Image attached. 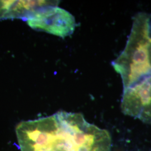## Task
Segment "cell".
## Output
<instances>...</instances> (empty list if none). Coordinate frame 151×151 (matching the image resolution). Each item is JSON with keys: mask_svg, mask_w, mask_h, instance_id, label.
<instances>
[{"mask_svg": "<svg viewBox=\"0 0 151 151\" xmlns=\"http://www.w3.org/2000/svg\"><path fill=\"white\" fill-rule=\"evenodd\" d=\"M21 151H110L108 130L88 123L80 113L60 111L16 126Z\"/></svg>", "mask_w": 151, "mask_h": 151, "instance_id": "6da1fadb", "label": "cell"}, {"mask_svg": "<svg viewBox=\"0 0 151 151\" xmlns=\"http://www.w3.org/2000/svg\"><path fill=\"white\" fill-rule=\"evenodd\" d=\"M52 1H0V20L27 19L38 9L45 6L58 5Z\"/></svg>", "mask_w": 151, "mask_h": 151, "instance_id": "5b68a950", "label": "cell"}, {"mask_svg": "<svg viewBox=\"0 0 151 151\" xmlns=\"http://www.w3.org/2000/svg\"><path fill=\"white\" fill-rule=\"evenodd\" d=\"M120 108L125 115L151 124V76L123 89Z\"/></svg>", "mask_w": 151, "mask_h": 151, "instance_id": "277c9868", "label": "cell"}, {"mask_svg": "<svg viewBox=\"0 0 151 151\" xmlns=\"http://www.w3.org/2000/svg\"><path fill=\"white\" fill-rule=\"evenodd\" d=\"M50 5L41 7L27 19L28 25L34 30L65 38L74 32L76 22L68 11Z\"/></svg>", "mask_w": 151, "mask_h": 151, "instance_id": "3957f363", "label": "cell"}, {"mask_svg": "<svg viewBox=\"0 0 151 151\" xmlns=\"http://www.w3.org/2000/svg\"><path fill=\"white\" fill-rule=\"evenodd\" d=\"M119 74L123 89L151 76V14L138 12L123 50L111 63Z\"/></svg>", "mask_w": 151, "mask_h": 151, "instance_id": "7a4b0ae2", "label": "cell"}]
</instances>
